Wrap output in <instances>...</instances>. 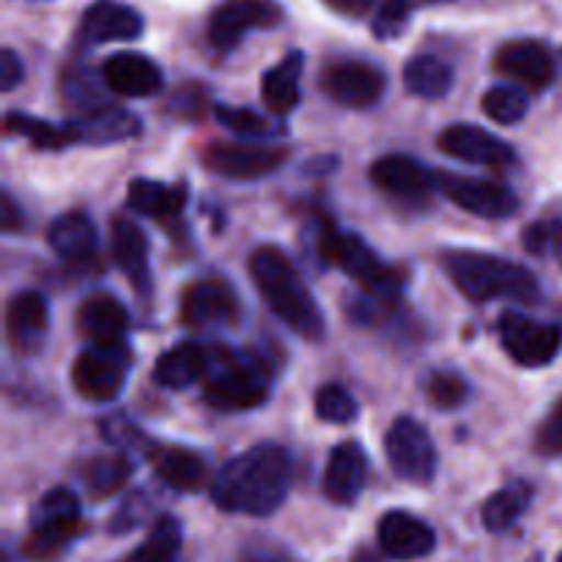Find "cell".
I'll return each instance as SVG.
<instances>
[{"label": "cell", "instance_id": "cell-1", "mask_svg": "<svg viewBox=\"0 0 562 562\" xmlns=\"http://www.w3.org/2000/svg\"><path fill=\"white\" fill-rule=\"evenodd\" d=\"M294 477L289 450L280 445H256L220 467L212 481V499L225 514L272 516L285 503Z\"/></svg>", "mask_w": 562, "mask_h": 562}, {"label": "cell", "instance_id": "cell-2", "mask_svg": "<svg viewBox=\"0 0 562 562\" xmlns=\"http://www.w3.org/2000/svg\"><path fill=\"white\" fill-rule=\"evenodd\" d=\"M250 269L252 285H256L258 294L263 296V302L269 305V311L285 324L294 335L300 338L324 340L327 335V322H324V313L318 307L316 296L311 294V289L302 280L300 269L294 267L289 256H285L280 247L274 245H261L250 252Z\"/></svg>", "mask_w": 562, "mask_h": 562}, {"label": "cell", "instance_id": "cell-3", "mask_svg": "<svg viewBox=\"0 0 562 562\" xmlns=\"http://www.w3.org/2000/svg\"><path fill=\"white\" fill-rule=\"evenodd\" d=\"M439 267L470 302L516 300L532 305L541 296V285L530 269L492 252L445 250Z\"/></svg>", "mask_w": 562, "mask_h": 562}, {"label": "cell", "instance_id": "cell-4", "mask_svg": "<svg viewBox=\"0 0 562 562\" xmlns=\"http://www.w3.org/2000/svg\"><path fill=\"white\" fill-rule=\"evenodd\" d=\"M316 239L322 261L340 269L344 274H349L351 280H357V285L366 291V296L382 302V305L398 302L401 289L406 283L404 272L398 267L384 263L379 258V252L373 247H368L360 236L344 234V231L335 228V223L324 220Z\"/></svg>", "mask_w": 562, "mask_h": 562}, {"label": "cell", "instance_id": "cell-5", "mask_svg": "<svg viewBox=\"0 0 562 562\" xmlns=\"http://www.w3.org/2000/svg\"><path fill=\"white\" fill-rule=\"evenodd\" d=\"M272 368L256 351L214 349L212 368L203 379V398L217 412L256 409L269 398Z\"/></svg>", "mask_w": 562, "mask_h": 562}, {"label": "cell", "instance_id": "cell-6", "mask_svg": "<svg viewBox=\"0 0 562 562\" xmlns=\"http://www.w3.org/2000/svg\"><path fill=\"white\" fill-rule=\"evenodd\" d=\"M82 532V510L75 492L58 486L49 488L31 514L22 554L33 562H53L66 552Z\"/></svg>", "mask_w": 562, "mask_h": 562}, {"label": "cell", "instance_id": "cell-7", "mask_svg": "<svg viewBox=\"0 0 562 562\" xmlns=\"http://www.w3.org/2000/svg\"><path fill=\"white\" fill-rule=\"evenodd\" d=\"M130 362L132 357L124 344L88 346L71 366V384L80 398L91 401V404H108V401L119 398V393L124 390Z\"/></svg>", "mask_w": 562, "mask_h": 562}, {"label": "cell", "instance_id": "cell-8", "mask_svg": "<svg viewBox=\"0 0 562 562\" xmlns=\"http://www.w3.org/2000/svg\"><path fill=\"white\" fill-rule=\"evenodd\" d=\"M384 453L395 475L415 486H428L437 475L439 456L431 434L415 417H398L384 437Z\"/></svg>", "mask_w": 562, "mask_h": 562}, {"label": "cell", "instance_id": "cell-9", "mask_svg": "<svg viewBox=\"0 0 562 562\" xmlns=\"http://www.w3.org/2000/svg\"><path fill=\"white\" fill-rule=\"evenodd\" d=\"M499 340L516 366L543 368L562 351V327L508 311L499 316Z\"/></svg>", "mask_w": 562, "mask_h": 562}, {"label": "cell", "instance_id": "cell-10", "mask_svg": "<svg viewBox=\"0 0 562 562\" xmlns=\"http://www.w3.org/2000/svg\"><path fill=\"white\" fill-rule=\"evenodd\" d=\"M434 184H437L439 195L448 198L464 212L475 214V217L505 220L514 217L516 209H519V198L497 181L439 170V173H434Z\"/></svg>", "mask_w": 562, "mask_h": 562}, {"label": "cell", "instance_id": "cell-11", "mask_svg": "<svg viewBox=\"0 0 562 562\" xmlns=\"http://www.w3.org/2000/svg\"><path fill=\"white\" fill-rule=\"evenodd\" d=\"M289 151L278 146H258V143H212L203 151L201 162L209 173L234 181H256L278 173Z\"/></svg>", "mask_w": 562, "mask_h": 562}, {"label": "cell", "instance_id": "cell-12", "mask_svg": "<svg viewBox=\"0 0 562 562\" xmlns=\"http://www.w3.org/2000/svg\"><path fill=\"white\" fill-rule=\"evenodd\" d=\"M283 9L274 0H225L209 16V42L220 53H231L256 27H274Z\"/></svg>", "mask_w": 562, "mask_h": 562}, {"label": "cell", "instance_id": "cell-13", "mask_svg": "<svg viewBox=\"0 0 562 562\" xmlns=\"http://www.w3.org/2000/svg\"><path fill=\"white\" fill-rule=\"evenodd\" d=\"M179 316L181 324L192 329L231 327V324L239 318V300H236V291L231 289L228 280H192V283L181 291Z\"/></svg>", "mask_w": 562, "mask_h": 562}, {"label": "cell", "instance_id": "cell-14", "mask_svg": "<svg viewBox=\"0 0 562 562\" xmlns=\"http://www.w3.org/2000/svg\"><path fill=\"white\" fill-rule=\"evenodd\" d=\"M387 77L371 64L362 60H338L322 71V91L333 102L351 110L373 108L384 97Z\"/></svg>", "mask_w": 562, "mask_h": 562}, {"label": "cell", "instance_id": "cell-15", "mask_svg": "<svg viewBox=\"0 0 562 562\" xmlns=\"http://www.w3.org/2000/svg\"><path fill=\"white\" fill-rule=\"evenodd\" d=\"M371 181L384 195L395 198L401 203H412V206L426 203L437 192L431 170L417 162L415 157H406V154L379 157L371 165Z\"/></svg>", "mask_w": 562, "mask_h": 562}, {"label": "cell", "instance_id": "cell-16", "mask_svg": "<svg viewBox=\"0 0 562 562\" xmlns=\"http://www.w3.org/2000/svg\"><path fill=\"white\" fill-rule=\"evenodd\" d=\"M143 33V16L119 0H97L88 5L77 25V47H97L108 42H132Z\"/></svg>", "mask_w": 562, "mask_h": 562}, {"label": "cell", "instance_id": "cell-17", "mask_svg": "<svg viewBox=\"0 0 562 562\" xmlns=\"http://www.w3.org/2000/svg\"><path fill=\"white\" fill-rule=\"evenodd\" d=\"M49 333V305L38 291H20L5 305V340L20 357L38 355Z\"/></svg>", "mask_w": 562, "mask_h": 562}, {"label": "cell", "instance_id": "cell-18", "mask_svg": "<svg viewBox=\"0 0 562 562\" xmlns=\"http://www.w3.org/2000/svg\"><path fill=\"white\" fill-rule=\"evenodd\" d=\"M439 151L467 165H486V168H505L514 162V148L497 135L475 124H450L437 137Z\"/></svg>", "mask_w": 562, "mask_h": 562}, {"label": "cell", "instance_id": "cell-19", "mask_svg": "<svg viewBox=\"0 0 562 562\" xmlns=\"http://www.w3.org/2000/svg\"><path fill=\"white\" fill-rule=\"evenodd\" d=\"M379 549L387 558L409 562L423 560L437 549V532L417 516L406 514V510H390L379 521Z\"/></svg>", "mask_w": 562, "mask_h": 562}, {"label": "cell", "instance_id": "cell-20", "mask_svg": "<svg viewBox=\"0 0 562 562\" xmlns=\"http://www.w3.org/2000/svg\"><path fill=\"white\" fill-rule=\"evenodd\" d=\"M494 69L530 91H543L554 80L552 55L541 42H532V38L503 44L494 55Z\"/></svg>", "mask_w": 562, "mask_h": 562}, {"label": "cell", "instance_id": "cell-21", "mask_svg": "<svg viewBox=\"0 0 562 562\" xmlns=\"http://www.w3.org/2000/svg\"><path fill=\"white\" fill-rule=\"evenodd\" d=\"M75 324L77 333L91 346H115L124 344V335L130 329V311L119 296L97 291L80 302Z\"/></svg>", "mask_w": 562, "mask_h": 562}, {"label": "cell", "instance_id": "cell-22", "mask_svg": "<svg viewBox=\"0 0 562 562\" xmlns=\"http://www.w3.org/2000/svg\"><path fill=\"white\" fill-rule=\"evenodd\" d=\"M368 481V456L360 442H340L333 448L324 470V497L335 505H355Z\"/></svg>", "mask_w": 562, "mask_h": 562}, {"label": "cell", "instance_id": "cell-23", "mask_svg": "<svg viewBox=\"0 0 562 562\" xmlns=\"http://www.w3.org/2000/svg\"><path fill=\"white\" fill-rule=\"evenodd\" d=\"M104 86L126 99H148L162 88V69L148 55L115 53L102 66Z\"/></svg>", "mask_w": 562, "mask_h": 562}, {"label": "cell", "instance_id": "cell-24", "mask_svg": "<svg viewBox=\"0 0 562 562\" xmlns=\"http://www.w3.org/2000/svg\"><path fill=\"white\" fill-rule=\"evenodd\" d=\"M69 126L75 143H93V146L121 143L140 135V119L113 102H102L97 108L86 110V113H77L69 121Z\"/></svg>", "mask_w": 562, "mask_h": 562}, {"label": "cell", "instance_id": "cell-25", "mask_svg": "<svg viewBox=\"0 0 562 562\" xmlns=\"http://www.w3.org/2000/svg\"><path fill=\"white\" fill-rule=\"evenodd\" d=\"M110 256L140 294L151 291V263H148V239L130 217H115L110 228Z\"/></svg>", "mask_w": 562, "mask_h": 562}, {"label": "cell", "instance_id": "cell-26", "mask_svg": "<svg viewBox=\"0 0 562 562\" xmlns=\"http://www.w3.org/2000/svg\"><path fill=\"white\" fill-rule=\"evenodd\" d=\"M148 461H151L154 472H157L159 481L165 486H170L173 492H198L203 488L209 477V467L203 461V456H198L195 450L181 448V445H157L148 442Z\"/></svg>", "mask_w": 562, "mask_h": 562}, {"label": "cell", "instance_id": "cell-27", "mask_svg": "<svg viewBox=\"0 0 562 562\" xmlns=\"http://www.w3.org/2000/svg\"><path fill=\"white\" fill-rule=\"evenodd\" d=\"M214 349H206L201 344H187L173 346L165 355H159L157 366H154V382L165 390H187L192 384L203 382L212 368Z\"/></svg>", "mask_w": 562, "mask_h": 562}, {"label": "cell", "instance_id": "cell-28", "mask_svg": "<svg viewBox=\"0 0 562 562\" xmlns=\"http://www.w3.org/2000/svg\"><path fill=\"white\" fill-rule=\"evenodd\" d=\"M47 241L55 256L66 263H88L97 258L99 234L93 220L86 212H66L53 220L47 231Z\"/></svg>", "mask_w": 562, "mask_h": 562}, {"label": "cell", "instance_id": "cell-29", "mask_svg": "<svg viewBox=\"0 0 562 562\" xmlns=\"http://www.w3.org/2000/svg\"><path fill=\"white\" fill-rule=\"evenodd\" d=\"M302 69H305V55L294 49L278 66L263 71L261 97L274 115H289L300 104Z\"/></svg>", "mask_w": 562, "mask_h": 562}, {"label": "cell", "instance_id": "cell-30", "mask_svg": "<svg viewBox=\"0 0 562 562\" xmlns=\"http://www.w3.org/2000/svg\"><path fill=\"white\" fill-rule=\"evenodd\" d=\"M126 203H130L132 212L143 214V217H179L187 203V187L162 184V181L154 179H135L130 181V190H126Z\"/></svg>", "mask_w": 562, "mask_h": 562}, {"label": "cell", "instance_id": "cell-31", "mask_svg": "<svg viewBox=\"0 0 562 562\" xmlns=\"http://www.w3.org/2000/svg\"><path fill=\"white\" fill-rule=\"evenodd\" d=\"M404 86L412 97L442 99L453 88V69L437 55H415L404 66Z\"/></svg>", "mask_w": 562, "mask_h": 562}, {"label": "cell", "instance_id": "cell-32", "mask_svg": "<svg viewBox=\"0 0 562 562\" xmlns=\"http://www.w3.org/2000/svg\"><path fill=\"white\" fill-rule=\"evenodd\" d=\"M532 503V486L530 483H510V486L499 488L483 505V527L488 532H505L525 516V510Z\"/></svg>", "mask_w": 562, "mask_h": 562}, {"label": "cell", "instance_id": "cell-33", "mask_svg": "<svg viewBox=\"0 0 562 562\" xmlns=\"http://www.w3.org/2000/svg\"><path fill=\"white\" fill-rule=\"evenodd\" d=\"M5 135H20L25 140H31L36 148H44V151H58V148L75 143V135H71V126H55L49 121L36 119V115L27 113H9L3 121Z\"/></svg>", "mask_w": 562, "mask_h": 562}, {"label": "cell", "instance_id": "cell-34", "mask_svg": "<svg viewBox=\"0 0 562 562\" xmlns=\"http://www.w3.org/2000/svg\"><path fill=\"white\" fill-rule=\"evenodd\" d=\"M181 549V525L173 516H162L148 532L146 541L126 554L121 562H176V554Z\"/></svg>", "mask_w": 562, "mask_h": 562}, {"label": "cell", "instance_id": "cell-35", "mask_svg": "<svg viewBox=\"0 0 562 562\" xmlns=\"http://www.w3.org/2000/svg\"><path fill=\"white\" fill-rule=\"evenodd\" d=\"M132 475V461L124 456H99V459L88 461L86 470H82V481L86 488L91 492V497L102 499L110 494L119 492Z\"/></svg>", "mask_w": 562, "mask_h": 562}, {"label": "cell", "instance_id": "cell-36", "mask_svg": "<svg viewBox=\"0 0 562 562\" xmlns=\"http://www.w3.org/2000/svg\"><path fill=\"white\" fill-rule=\"evenodd\" d=\"M483 113L503 126L519 124L530 110V99L519 86H494L481 99Z\"/></svg>", "mask_w": 562, "mask_h": 562}, {"label": "cell", "instance_id": "cell-37", "mask_svg": "<svg viewBox=\"0 0 562 562\" xmlns=\"http://www.w3.org/2000/svg\"><path fill=\"white\" fill-rule=\"evenodd\" d=\"M316 417L322 423H333V426H346L357 417L355 395L338 382L324 384L316 393Z\"/></svg>", "mask_w": 562, "mask_h": 562}, {"label": "cell", "instance_id": "cell-38", "mask_svg": "<svg viewBox=\"0 0 562 562\" xmlns=\"http://www.w3.org/2000/svg\"><path fill=\"white\" fill-rule=\"evenodd\" d=\"M521 245L530 256L549 258L562 269V223L560 220H541L527 225L521 234Z\"/></svg>", "mask_w": 562, "mask_h": 562}, {"label": "cell", "instance_id": "cell-39", "mask_svg": "<svg viewBox=\"0 0 562 562\" xmlns=\"http://www.w3.org/2000/svg\"><path fill=\"white\" fill-rule=\"evenodd\" d=\"M426 398L428 404L437 406V409L442 412L459 409V406L470 398V384H467L464 376H459V373L437 371L428 376Z\"/></svg>", "mask_w": 562, "mask_h": 562}, {"label": "cell", "instance_id": "cell-40", "mask_svg": "<svg viewBox=\"0 0 562 562\" xmlns=\"http://www.w3.org/2000/svg\"><path fill=\"white\" fill-rule=\"evenodd\" d=\"M420 3H426V0H379L371 31L376 33L382 42L401 36V33L406 31V25H409L412 9Z\"/></svg>", "mask_w": 562, "mask_h": 562}, {"label": "cell", "instance_id": "cell-41", "mask_svg": "<svg viewBox=\"0 0 562 562\" xmlns=\"http://www.w3.org/2000/svg\"><path fill=\"white\" fill-rule=\"evenodd\" d=\"M217 119H220V124L228 126L231 132H236V135H241V137L274 135L272 124H269L263 115L252 113V110H247V108H228V104H220Z\"/></svg>", "mask_w": 562, "mask_h": 562}, {"label": "cell", "instance_id": "cell-42", "mask_svg": "<svg viewBox=\"0 0 562 562\" xmlns=\"http://www.w3.org/2000/svg\"><path fill=\"white\" fill-rule=\"evenodd\" d=\"M536 450L541 456H547V459L562 456V398L543 417L541 428L536 434Z\"/></svg>", "mask_w": 562, "mask_h": 562}, {"label": "cell", "instance_id": "cell-43", "mask_svg": "<svg viewBox=\"0 0 562 562\" xmlns=\"http://www.w3.org/2000/svg\"><path fill=\"white\" fill-rule=\"evenodd\" d=\"M22 75H25V69H22L20 55H16L14 49L5 47L3 53H0V88H3L5 93L14 91L22 82Z\"/></svg>", "mask_w": 562, "mask_h": 562}, {"label": "cell", "instance_id": "cell-44", "mask_svg": "<svg viewBox=\"0 0 562 562\" xmlns=\"http://www.w3.org/2000/svg\"><path fill=\"white\" fill-rule=\"evenodd\" d=\"M22 225H25V220H22L20 206H16V201L9 192H3L0 195V228L5 234H16V231H22Z\"/></svg>", "mask_w": 562, "mask_h": 562}, {"label": "cell", "instance_id": "cell-45", "mask_svg": "<svg viewBox=\"0 0 562 562\" xmlns=\"http://www.w3.org/2000/svg\"><path fill=\"white\" fill-rule=\"evenodd\" d=\"M239 562H296V560L291 558L289 552H283V549L256 547V549H247V552L239 558Z\"/></svg>", "mask_w": 562, "mask_h": 562}, {"label": "cell", "instance_id": "cell-46", "mask_svg": "<svg viewBox=\"0 0 562 562\" xmlns=\"http://www.w3.org/2000/svg\"><path fill=\"white\" fill-rule=\"evenodd\" d=\"M324 3H327L333 11H338V14L351 16V20L366 16L368 11L373 9V0H324Z\"/></svg>", "mask_w": 562, "mask_h": 562}, {"label": "cell", "instance_id": "cell-47", "mask_svg": "<svg viewBox=\"0 0 562 562\" xmlns=\"http://www.w3.org/2000/svg\"><path fill=\"white\" fill-rule=\"evenodd\" d=\"M357 562H373V560H368V558H360Z\"/></svg>", "mask_w": 562, "mask_h": 562}, {"label": "cell", "instance_id": "cell-48", "mask_svg": "<svg viewBox=\"0 0 562 562\" xmlns=\"http://www.w3.org/2000/svg\"><path fill=\"white\" fill-rule=\"evenodd\" d=\"M558 562H562V552H560V558H558Z\"/></svg>", "mask_w": 562, "mask_h": 562}]
</instances>
